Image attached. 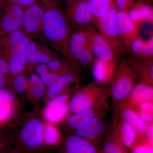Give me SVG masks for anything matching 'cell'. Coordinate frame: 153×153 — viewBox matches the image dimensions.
Wrapping results in <instances>:
<instances>
[{
    "mask_svg": "<svg viewBox=\"0 0 153 153\" xmlns=\"http://www.w3.org/2000/svg\"><path fill=\"white\" fill-rule=\"evenodd\" d=\"M0 19V38L21 30L25 10L21 6L8 1Z\"/></svg>",
    "mask_w": 153,
    "mask_h": 153,
    "instance_id": "obj_9",
    "label": "cell"
},
{
    "mask_svg": "<svg viewBox=\"0 0 153 153\" xmlns=\"http://www.w3.org/2000/svg\"><path fill=\"white\" fill-rule=\"evenodd\" d=\"M125 56L136 60L153 59V33L149 40L146 41L140 36L138 37L131 44Z\"/></svg>",
    "mask_w": 153,
    "mask_h": 153,
    "instance_id": "obj_14",
    "label": "cell"
},
{
    "mask_svg": "<svg viewBox=\"0 0 153 153\" xmlns=\"http://www.w3.org/2000/svg\"><path fill=\"white\" fill-rule=\"evenodd\" d=\"M92 11V23L95 25L106 14L114 0H88Z\"/></svg>",
    "mask_w": 153,
    "mask_h": 153,
    "instance_id": "obj_21",
    "label": "cell"
},
{
    "mask_svg": "<svg viewBox=\"0 0 153 153\" xmlns=\"http://www.w3.org/2000/svg\"><path fill=\"white\" fill-rule=\"evenodd\" d=\"M29 86L27 90L32 97L40 99L45 94V85L41 81L37 74L31 73L28 78Z\"/></svg>",
    "mask_w": 153,
    "mask_h": 153,
    "instance_id": "obj_25",
    "label": "cell"
},
{
    "mask_svg": "<svg viewBox=\"0 0 153 153\" xmlns=\"http://www.w3.org/2000/svg\"><path fill=\"white\" fill-rule=\"evenodd\" d=\"M133 153H153L150 148L146 146H139L133 151Z\"/></svg>",
    "mask_w": 153,
    "mask_h": 153,
    "instance_id": "obj_43",
    "label": "cell"
},
{
    "mask_svg": "<svg viewBox=\"0 0 153 153\" xmlns=\"http://www.w3.org/2000/svg\"><path fill=\"white\" fill-rule=\"evenodd\" d=\"M151 1H152V0H151Z\"/></svg>",
    "mask_w": 153,
    "mask_h": 153,
    "instance_id": "obj_48",
    "label": "cell"
},
{
    "mask_svg": "<svg viewBox=\"0 0 153 153\" xmlns=\"http://www.w3.org/2000/svg\"><path fill=\"white\" fill-rule=\"evenodd\" d=\"M93 63L94 76L97 81L100 83L109 81L114 71L98 59L94 60Z\"/></svg>",
    "mask_w": 153,
    "mask_h": 153,
    "instance_id": "obj_23",
    "label": "cell"
},
{
    "mask_svg": "<svg viewBox=\"0 0 153 153\" xmlns=\"http://www.w3.org/2000/svg\"><path fill=\"white\" fill-rule=\"evenodd\" d=\"M5 3V0H0V19H1V16L2 9L4 8Z\"/></svg>",
    "mask_w": 153,
    "mask_h": 153,
    "instance_id": "obj_46",
    "label": "cell"
},
{
    "mask_svg": "<svg viewBox=\"0 0 153 153\" xmlns=\"http://www.w3.org/2000/svg\"><path fill=\"white\" fill-rule=\"evenodd\" d=\"M121 141L116 139L108 140L105 143L102 153H125Z\"/></svg>",
    "mask_w": 153,
    "mask_h": 153,
    "instance_id": "obj_29",
    "label": "cell"
},
{
    "mask_svg": "<svg viewBox=\"0 0 153 153\" xmlns=\"http://www.w3.org/2000/svg\"><path fill=\"white\" fill-rule=\"evenodd\" d=\"M61 75L49 71L44 75L39 76V77L45 86H48L55 82Z\"/></svg>",
    "mask_w": 153,
    "mask_h": 153,
    "instance_id": "obj_33",
    "label": "cell"
},
{
    "mask_svg": "<svg viewBox=\"0 0 153 153\" xmlns=\"http://www.w3.org/2000/svg\"><path fill=\"white\" fill-rule=\"evenodd\" d=\"M9 73V63L4 57L0 55V74L6 76Z\"/></svg>",
    "mask_w": 153,
    "mask_h": 153,
    "instance_id": "obj_38",
    "label": "cell"
},
{
    "mask_svg": "<svg viewBox=\"0 0 153 153\" xmlns=\"http://www.w3.org/2000/svg\"><path fill=\"white\" fill-rule=\"evenodd\" d=\"M117 31L119 41L126 56L131 44L140 36L139 29L132 22L128 12L118 11Z\"/></svg>",
    "mask_w": 153,
    "mask_h": 153,
    "instance_id": "obj_10",
    "label": "cell"
},
{
    "mask_svg": "<svg viewBox=\"0 0 153 153\" xmlns=\"http://www.w3.org/2000/svg\"><path fill=\"white\" fill-rule=\"evenodd\" d=\"M122 117L126 122L129 124L137 131L140 133L146 131L148 127L147 123L134 111L126 110L123 113Z\"/></svg>",
    "mask_w": 153,
    "mask_h": 153,
    "instance_id": "obj_22",
    "label": "cell"
},
{
    "mask_svg": "<svg viewBox=\"0 0 153 153\" xmlns=\"http://www.w3.org/2000/svg\"><path fill=\"white\" fill-rule=\"evenodd\" d=\"M11 153H18V152H12Z\"/></svg>",
    "mask_w": 153,
    "mask_h": 153,
    "instance_id": "obj_47",
    "label": "cell"
},
{
    "mask_svg": "<svg viewBox=\"0 0 153 153\" xmlns=\"http://www.w3.org/2000/svg\"><path fill=\"white\" fill-rule=\"evenodd\" d=\"M31 40L20 30L3 36L0 38V55L7 61L17 59L28 68L26 49Z\"/></svg>",
    "mask_w": 153,
    "mask_h": 153,
    "instance_id": "obj_3",
    "label": "cell"
},
{
    "mask_svg": "<svg viewBox=\"0 0 153 153\" xmlns=\"http://www.w3.org/2000/svg\"><path fill=\"white\" fill-rule=\"evenodd\" d=\"M44 124L40 120L33 118L28 121L22 128L20 138L22 143L29 149L40 147L43 144Z\"/></svg>",
    "mask_w": 153,
    "mask_h": 153,
    "instance_id": "obj_11",
    "label": "cell"
},
{
    "mask_svg": "<svg viewBox=\"0 0 153 153\" xmlns=\"http://www.w3.org/2000/svg\"><path fill=\"white\" fill-rule=\"evenodd\" d=\"M10 83L15 92L22 93L28 89L29 80L28 77L23 72L12 76Z\"/></svg>",
    "mask_w": 153,
    "mask_h": 153,
    "instance_id": "obj_28",
    "label": "cell"
},
{
    "mask_svg": "<svg viewBox=\"0 0 153 153\" xmlns=\"http://www.w3.org/2000/svg\"><path fill=\"white\" fill-rule=\"evenodd\" d=\"M137 78L125 58L120 60L114 73L110 81H111V93L117 100L125 99L131 92Z\"/></svg>",
    "mask_w": 153,
    "mask_h": 153,
    "instance_id": "obj_2",
    "label": "cell"
},
{
    "mask_svg": "<svg viewBox=\"0 0 153 153\" xmlns=\"http://www.w3.org/2000/svg\"><path fill=\"white\" fill-rule=\"evenodd\" d=\"M105 126L97 117L89 119L76 129V135L90 142L97 141L105 131Z\"/></svg>",
    "mask_w": 153,
    "mask_h": 153,
    "instance_id": "obj_15",
    "label": "cell"
},
{
    "mask_svg": "<svg viewBox=\"0 0 153 153\" xmlns=\"http://www.w3.org/2000/svg\"><path fill=\"white\" fill-rule=\"evenodd\" d=\"M138 8L145 22L150 25H153V9L152 6L148 4H145L141 1L134 3Z\"/></svg>",
    "mask_w": 153,
    "mask_h": 153,
    "instance_id": "obj_30",
    "label": "cell"
},
{
    "mask_svg": "<svg viewBox=\"0 0 153 153\" xmlns=\"http://www.w3.org/2000/svg\"><path fill=\"white\" fill-rule=\"evenodd\" d=\"M132 1H133V0H132Z\"/></svg>",
    "mask_w": 153,
    "mask_h": 153,
    "instance_id": "obj_49",
    "label": "cell"
},
{
    "mask_svg": "<svg viewBox=\"0 0 153 153\" xmlns=\"http://www.w3.org/2000/svg\"><path fill=\"white\" fill-rule=\"evenodd\" d=\"M140 109L146 111H153L152 101H145L140 103Z\"/></svg>",
    "mask_w": 153,
    "mask_h": 153,
    "instance_id": "obj_42",
    "label": "cell"
},
{
    "mask_svg": "<svg viewBox=\"0 0 153 153\" xmlns=\"http://www.w3.org/2000/svg\"><path fill=\"white\" fill-rule=\"evenodd\" d=\"M12 104L0 102V121L8 118L13 112Z\"/></svg>",
    "mask_w": 153,
    "mask_h": 153,
    "instance_id": "obj_35",
    "label": "cell"
},
{
    "mask_svg": "<svg viewBox=\"0 0 153 153\" xmlns=\"http://www.w3.org/2000/svg\"><path fill=\"white\" fill-rule=\"evenodd\" d=\"M60 140L61 136L56 127L48 123L44 124L43 144L47 146H54L60 142Z\"/></svg>",
    "mask_w": 153,
    "mask_h": 153,
    "instance_id": "obj_26",
    "label": "cell"
},
{
    "mask_svg": "<svg viewBox=\"0 0 153 153\" xmlns=\"http://www.w3.org/2000/svg\"><path fill=\"white\" fill-rule=\"evenodd\" d=\"M66 16L73 31L85 29L92 22V11L88 0H74L67 2Z\"/></svg>",
    "mask_w": 153,
    "mask_h": 153,
    "instance_id": "obj_7",
    "label": "cell"
},
{
    "mask_svg": "<svg viewBox=\"0 0 153 153\" xmlns=\"http://www.w3.org/2000/svg\"><path fill=\"white\" fill-rule=\"evenodd\" d=\"M7 79L6 76L0 74V89L4 88V86L7 84Z\"/></svg>",
    "mask_w": 153,
    "mask_h": 153,
    "instance_id": "obj_44",
    "label": "cell"
},
{
    "mask_svg": "<svg viewBox=\"0 0 153 153\" xmlns=\"http://www.w3.org/2000/svg\"><path fill=\"white\" fill-rule=\"evenodd\" d=\"M85 29L88 33L89 44L94 55L114 71L117 64V58L112 47L92 24L88 25Z\"/></svg>",
    "mask_w": 153,
    "mask_h": 153,
    "instance_id": "obj_5",
    "label": "cell"
},
{
    "mask_svg": "<svg viewBox=\"0 0 153 153\" xmlns=\"http://www.w3.org/2000/svg\"><path fill=\"white\" fill-rule=\"evenodd\" d=\"M137 137V131L127 122L124 123L121 126V140L126 146L129 147L133 144Z\"/></svg>",
    "mask_w": 153,
    "mask_h": 153,
    "instance_id": "obj_27",
    "label": "cell"
},
{
    "mask_svg": "<svg viewBox=\"0 0 153 153\" xmlns=\"http://www.w3.org/2000/svg\"><path fill=\"white\" fill-rule=\"evenodd\" d=\"M129 12H128L129 17L134 25L140 29L145 22L138 8L135 5L134 3Z\"/></svg>",
    "mask_w": 153,
    "mask_h": 153,
    "instance_id": "obj_32",
    "label": "cell"
},
{
    "mask_svg": "<svg viewBox=\"0 0 153 153\" xmlns=\"http://www.w3.org/2000/svg\"><path fill=\"white\" fill-rule=\"evenodd\" d=\"M97 109L91 108L82 112L74 113L67 119V123L71 128L76 129L85 121L96 117Z\"/></svg>",
    "mask_w": 153,
    "mask_h": 153,
    "instance_id": "obj_24",
    "label": "cell"
},
{
    "mask_svg": "<svg viewBox=\"0 0 153 153\" xmlns=\"http://www.w3.org/2000/svg\"><path fill=\"white\" fill-rule=\"evenodd\" d=\"M15 100L13 94L11 91L2 88L0 89V102L6 104H12Z\"/></svg>",
    "mask_w": 153,
    "mask_h": 153,
    "instance_id": "obj_34",
    "label": "cell"
},
{
    "mask_svg": "<svg viewBox=\"0 0 153 153\" xmlns=\"http://www.w3.org/2000/svg\"><path fill=\"white\" fill-rule=\"evenodd\" d=\"M68 110L69 106L67 103L58 105H46L44 112V118L48 123H57L65 117Z\"/></svg>",
    "mask_w": 153,
    "mask_h": 153,
    "instance_id": "obj_19",
    "label": "cell"
},
{
    "mask_svg": "<svg viewBox=\"0 0 153 153\" xmlns=\"http://www.w3.org/2000/svg\"><path fill=\"white\" fill-rule=\"evenodd\" d=\"M153 126L152 125H151L149 126H148L147 129L146 131L147 133L148 136L149 137L152 139L153 138Z\"/></svg>",
    "mask_w": 153,
    "mask_h": 153,
    "instance_id": "obj_45",
    "label": "cell"
},
{
    "mask_svg": "<svg viewBox=\"0 0 153 153\" xmlns=\"http://www.w3.org/2000/svg\"><path fill=\"white\" fill-rule=\"evenodd\" d=\"M117 7L120 11L128 12V10L133 4L132 0H117L115 3Z\"/></svg>",
    "mask_w": 153,
    "mask_h": 153,
    "instance_id": "obj_37",
    "label": "cell"
},
{
    "mask_svg": "<svg viewBox=\"0 0 153 153\" xmlns=\"http://www.w3.org/2000/svg\"><path fill=\"white\" fill-rule=\"evenodd\" d=\"M78 79L77 75L72 69L61 75L52 85L47 87L45 95L47 99L50 100L62 94L68 85Z\"/></svg>",
    "mask_w": 153,
    "mask_h": 153,
    "instance_id": "obj_17",
    "label": "cell"
},
{
    "mask_svg": "<svg viewBox=\"0 0 153 153\" xmlns=\"http://www.w3.org/2000/svg\"><path fill=\"white\" fill-rule=\"evenodd\" d=\"M8 1L21 6L22 7H27L36 2V0H7Z\"/></svg>",
    "mask_w": 153,
    "mask_h": 153,
    "instance_id": "obj_39",
    "label": "cell"
},
{
    "mask_svg": "<svg viewBox=\"0 0 153 153\" xmlns=\"http://www.w3.org/2000/svg\"><path fill=\"white\" fill-rule=\"evenodd\" d=\"M61 57L44 45L31 40L26 49V58L28 68H34L38 64H47Z\"/></svg>",
    "mask_w": 153,
    "mask_h": 153,
    "instance_id": "obj_12",
    "label": "cell"
},
{
    "mask_svg": "<svg viewBox=\"0 0 153 153\" xmlns=\"http://www.w3.org/2000/svg\"><path fill=\"white\" fill-rule=\"evenodd\" d=\"M68 99V96L66 94H61L49 100L47 105H58L67 103Z\"/></svg>",
    "mask_w": 153,
    "mask_h": 153,
    "instance_id": "obj_36",
    "label": "cell"
},
{
    "mask_svg": "<svg viewBox=\"0 0 153 153\" xmlns=\"http://www.w3.org/2000/svg\"><path fill=\"white\" fill-rule=\"evenodd\" d=\"M105 91V88L98 82L88 85L73 96L68 105L69 109L76 113L92 108L104 95Z\"/></svg>",
    "mask_w": 153,
    "mask_h": 153,
    "instance_id": "obj_6",
    "label": "cell"
},
{
    "mask_svg": "<svg viewBox=\"0 0 153 153\" xmlns=\"http://www.w3.org/2000/svg\"><path fill=\"white\" fill-rule=\"evenodd\" d=\"M44 11V7L37 1L26 8L20 30L31 38L41 36Z\"/></svg>",
    "mask_w": 153,
    "mask_h": 153,
    "instance_id": "obj_8",
    "label": "cell"
},
{
    "mask_svg": "<svg viewBox=\"0 0 153 153\" xmlns=\"http://www.w3.org/2000/svg\"><path fill=\"white\" fill-rule=\"evenodd\" d=\"M115 1L106 14L94 25L99 33L110 44L117 58L124 57V52L119 41L117 31V8Z\"/></svg>",
    "mask_w": 153,
    "mask_h": 153,
    "instance_id": "obj_4",
    "label": "cell"
},
{
    "mask_svg": "<svg viewBox=\"0 0 153 153\" xmlns=\"http://www.w3.org/2000/svg\"><path fill=\"white\" fill-rule=\"evenodd\" d=\"M64 150L65 153H100L93 144L77 135L67 139Z\"/></svg>",
    "mask_w": 153,
    "mask_h": 153,
    "instance_id": "obj_18",
    "label": "cell"
},
{
    "mask_svg": "<svg viewBox=\"0 0 153 153\" xmlns=\"http://www.w3.org/2000/svg\"><path fill=\"white\" fill-rule=\"evenodd\" d=\"M131 66L137 77H139L143 83L152 85L153 81V59L143 60H131L125 57Z\"/></svg>",
    "mask_w": 153,
    "mask_h": 153,
    "instance_id": "obj_16",
    "label": "cell"
},
{
    "mask_svg": "<svg viewBox=\"0 0 153 153\" xmlns=\"http://www.w3.org/2000/svg\"><path fill=\"white\" fill-rule=\"evenodd\" d=\"M138 114L146 123L151 122L153 120V111H146L140 109Z\"/></svg>",
    "mask_w": 153,
    "mask_h": 153,
    "instance_id": "obj_40",
    "label": "cell"
},
{
    "mask_svg": "<svg viewBox=\"0 0 153 153\" xmlns=\"http://www.w3.org/2000/svg\"><path fill=\"white\" fill-rule=\"evenodd\" d=\"M34 70L36 71V74L40 76L46 74L49 71L48 66L46 64H38L34 67Z\"/></svg>",
    "mask_w": 153,
    "mask_h": 153,
    "instance_id": "obj_41",
    "label": "cell"
},
{
    "mask_svg": "<svg viewBox=\"0 0 153 153\" xmlns=\"http://www.w3.org/2000/svg\"><path fill=\"white\" fill-rule=\"evenodd\" d=\"M94 61V54L89 42V44L80 55L77 66L87 67L93 63Z\"/></svg>",
    "mask_w": 153,
    "mask_h": 153,
    "instance_id": "obj_31",
    "label": "cell"
},
{
    "mask_svg": "<svg viewBox=\"0 0 153 153\" xmlns=\"http://www.w3.org/2000/svg\"><path fill=\"white\" fill-rule=\"evenodd\" d=\"M45 4L41 36L65 58L72 31L66 13L56 0H42Z\"/></svg>",
    "mask_w": 153,
    "mask_h": 153,
    "instance_id": "obj_1",
    "label": "cell"
},
{
    "mask_svg": "<svg viewBox=\"0 0 153 153\" xmlns=\"http://www.w3.org/2000/svg\"><path fill=\"white\" fill-rule=\"evenodd\" d=\"M131 99L134 102L152 101L153 88L152 85L146 83H139L135 85L129 94Z\"/></svg>",
    "mask_w": 153,
    "mask_h": 153,
    "instance_id": "obj_20",
    "label": "cell"
},
{
    "mask_svg": "<svg viewBox=\"0 0 153 153\" xmlns=\"http://www.w3.org/2000/svg\"><path fill=\"white\" fill-rule=\"evenodd\" d=\"M88 44V33L85 28L73 31L68 43L66 59L73 66H77L80 55Z\"/></svg>",
    "mask_w": 153,
    "mask_h": 153,
    "instance_id": "obj_13",
    "label": "cell"
}]
</instances>
